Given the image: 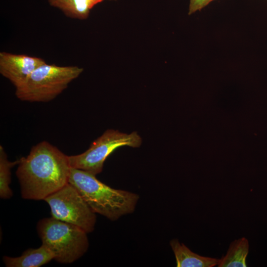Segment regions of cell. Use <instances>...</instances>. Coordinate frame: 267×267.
Masks as SVG:
<instances>
[{
    "mask_svg": "<svg viewBox=\"0 0 267 267\" xmlns=\"http://www.w3.org/2000/svg\"><path fill=\"white\" fill-rule=\"evenodd\" d=\"M52 252L44 244L36 249L25 250L19 257L4 256L3 261L6 267H39L54 259Z\"/></svg>",
    "mask_w": 267,
    "mask_h": 267,
    "instance_id": "8",
    "label": "cell"
},
{
    "mask_svg": "<svg viewBox=\"0 0 267 267\" xmlns=\"http://www.w3.org/2000/svg\"><path fill=\"white\" fill-rule=\"evenodd\" d=\"M177 267H213L219 264L220 259L200 256L191 251L177 239L170 242Z\"/></svg>",
    "mask_w": 267,
    "mask_h": 267,
    "instance_id": "9",
    "label": "cell"
},
{
    "mask_svg": "<svg viewBox=\"0 0 267 267\" xmlns=\"http://www.w3.org/2000/svg\"><path fill=\"white\" fill-rule=\"evenodd\" d=\"M95 175L71 168L69 183L73 185L96 214L114 221L134 212L138 194L113 188L96 178Z\"/></svg>",
    "mask_w": 267,
    "mask_h": 267,
    "instance_id": "2",
    "label": "cell"
},
{
    "mask_svg": "<svg viewBox=\"0 0 267 267\" xmlns=\"http://www.w3.org/2000/svg\"><path fill=\"white\" fill-rule=\"evenodd\" d=\"M248 239L242 237L232 241L226 255L220 260L219 267H246V258L249 253Z\"/></svg>",
    "mask_w": 267,
    "mask_h": 267,
    "instance_id": "10",
    "label": "cell"
},
{
    "mask_svg": "<svg viewBox=\"0 0 267 267\" xmlns=\"http://www.w3.org/2000/svg\"></svg>",
    "mask_w": 267,
    "mask_h": 267,
    "instance_id": "15",
    "label": "cell"
},
{
    "mask_svg": "<svg viewBox=\"0 0 267 267\" xmlns=\"http://www.w3.org/2000/svg\"><path fill=\"white\" fill-rule=\"evenodd\" d=\"M103 0H88L89 6L91 9L94 5L102 1Z\"/></svg>",
    "mask_w": 267,
    "mask_h": 267,
    "instance_id": "14",
    "label": "cell"
},
{
    "mask_svg": "<svg viewBox=\"0 0 267 267\" xmlns=\"http://www.w3.org/2000/svg\"><path fill=\"white\" fill-rule=\"evenodd\" d=\"M50 5L59 9L73 19H87L91 9L88 0H48Z\"/></svg>",
    "mask_w": 267,
    "mask_h": 267,
    "instance_id": "11",
    "label": "cell"
},
{
    "mask_svg": "<svg viewBox=\"0 0 267 267\" xmlns=\"http://www.w3.org/2000/svg\"><path fill=\"white\" fill-rule=\"evenodd\" d=\"M213 0H190L188 14L191 15L197 11L201 10Z\"/></svg>",
    "mask_w": 267,
    "mask_h": 267,
    "instance_id": "13",
    "label": "cell"
},
{
    "mask_svg": "<svg viewBox=\"0 0 267 267\" xmlns=\"http://www.w3.org/2000/svg\"><path fill=\"white\" fill-rule=\"evenodd\" d=\"M141 143V138L135 132L127 134L107 130L86 151L68 156L69 163L71 168L96 176L102 172L105 160L117 148L124 146L137 147Z\"/></svg>",
    "mask_w": 267,
    "mask_h": 267,
    "instance_id": "5",
    "label": "cell"
},
{
    "mask_svg": "<svg viewBox=\"0 0 267 267\" xmlns=\"http://www.w3.org/2000/svg\"><path fill=\"white\" fill-rule=\"evenodd\" d=\"M44 200L50 207L52 217L77 226L87 233L94 230L95 213L71 183H67Z\"/></svg>",
    "mask_w": 267,
    "mask_h": 267,
    "instance_id": "6",
    "label": "cell"
},
{
    "mask_svg": "<svg viewBox=\"0 0 267 267\" xmlns=\"http://www.w3.org/2000/svg\"><path fill=\"white\" fill-rule=\"evenodd\" d=\"M19 160L16 175L23 199L44 200L69 182L68 156L46 141L33 146Z\"/></svg>",
    "mask_w": 267,
    "mask_h": 267,
    "instance_id": "1",
    "label": "cell"
},
{
    "mask_svg": "<svg viewBox=\"0 0 267 267\" xmlns=\"http://www.w3.org/2000/svg\"><path fill=\"white\" fill-rule=\"evenodd\" d=\"M19 162V160L9 161L3 147L0 146V197L2 199H9L12 196L13 192L10 187L11 169Z\"/></svg>",
    "mask_w": 267,
    "mask_h": 267,
    "instance_id": "12",
    "label": "cell"
},
{
    "mask_svg": "<svg viewBox=\"0 0 267 267\" xmlns=\"http://www.w3.org/2000/svg\"><path fill=\"white\" fill-rule=\"evenodd\" d=\"M42 244L54 255V260L61 264H71L87 251V233L79 227L53 217L40 220L37 225Z\"/></svg>",
    "mask_w": 267,
    "mask_h": 267,
    "instance_id": "4",
    "label": "cell"
},
{
    "mask_svg": "<svg viewBox=\"0 0 267 267\" xmlns=\"http://www.w3.org/2000/svg\"><path fill=\"white\" fill-rule=\"evenodd\" d=\"M45 63L43 58L38 57L0 52V73L15 88L21 85L36 69Z\"/></svg>",
    "mask_w": 267,
    "mask_h": 267,
    "instance_id": "7",
    "label": "cell"
},
{
    "mask_svg": "<svg viewBox=\"0 0 267 267\" xmlns=\"http://www.w3.org/2000/svg\"><path fill=\"white\" fill-rule=\"evenodd\" d=\"M83 71V68L77 66H59L45 63L15 88V95L17 98L24 101H50L66 89Z\"/></svg>",
    "mask_w": 267,
    "mask_h": 267,
    "instance_id": "3",
    "label": "cell"
}]
</instances>
